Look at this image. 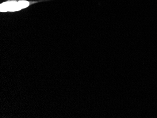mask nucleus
Returning <instances> with one entry per match:
<instances>
[{
    "label": "nucleus",
    "instance_id": "obj_1",
    "mask_svg": "<svg viewBox=\"0 0 157 118\" xmlns=\"http://www.w3.org/2000/svg\"><path fill=\"white\" fill-rule=\"evenodd\" d=\"M21 10L19 3L15 2H8L1 4V11H15Z\"/></svg>",
    "mask_w": 157,
    "mask_h": 118
},
{
    "label": "nucleus",
    "instance_id": "obj_2",
    "mask_svg": "<svg viewBox=\"0 0 157 118\" xmlns=\"http://www.w3.org/2000/svg\"><path fill=\"white\" fill-rule=\"evenodd\" d=\"M18 3H19L21 9L25 8L29 5V2L26 1H20L18 2Z\"/></svg>",
    "mask_w": 157,
    "mask_h": 118
}]
</instances>
